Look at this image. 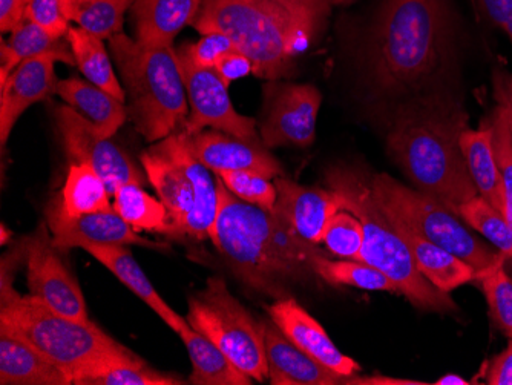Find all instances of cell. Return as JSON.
Returning <instances> with one entry per match:
<instances>
[{
  "label": "cell",
  "mask_w": 512,
  "mask_h": 385,
  "mask_svg": "<svg viewBox=\"0 0 512 385\" xmlns=\"http://www.w3.org/2000/svg\"><path fill=\"white\" fill-rule=\"evenodd\" d=\"M46 221L53 234L54 244L60 251L82 247L85 243L123 244L149 249H168V244L143 238L120 217L114 209L82 217L68 218L51 208H46Z\"/></svg>",
  "instance_id": "obj_17"
},
{
  "label": "cell",
  "mask_w": 512,
  "mask_h": 385,
  "mask_svg": "<svg viewBox=\"0 0 512 385\" xmlns=\"http://www.w3.org/2000/svg\"><path fill=\"white\" fill-rule=\"evenodd\" d=\"M270 320L278 329L307 355L322 362L335 372L345 376H355L361 372V366L355 359L344 355L335 346L329 333L307 312L295 298L287 297L276 300L267 307Z\"/></svg>",
  "instance_id": "obj_18"
},
{
  "label": "cell",
  "mask_w": 512,
  "mask_h": 385,
  "mask_svg": "<svg viewBox=\"0 0 512 385\" xmlns=\"http://www.w3.org/2000/svg\"><path fill=\"white\" fill-rule=\"evenodd\" d=\"M56 125L69 163H85L96 169L111 195L119 186L128 183H137L145 188L149 185L146 174L138 169L126 151L100 134L96 126L80 116L76 109L69 105L56 108Z\"/></svg>",
  "instance_id": "obj_12"
},
{
  "label": "cell",
  "mask_w": 512,
  "mask_h": 385,
  "mask_svg": "<svg viewBox=\"0 0 512 385\" xmlns=\"http://www.w3.org/2000/svg\"><path fill=\"white\" fill-rule=\"evenodd\" d=\"M333 0H203L192 27L223 33L253 63V76H295L298 59L329 25Z\"/></svg>",
  "instance_id": "obj_1"
},
{
  "label": "cell",
  "mask_w": 512,
  "mask_h": 385,
  "mask_svg": "<svg viewBox=\"0 0 512 385\" xmlns=\"http://www.w3.org/2000/svg\"><path fill=\"white\" fill-rule=\"evenodd\" d=\"M134 0H63L69 22L79 25L99 39H111L122 33L126 11Z\"/></svg>",
  "instance_id": "obj_32"
},
{
  "label": "cell",
  "mask_w": 512,
  "mask_h": 385,
  "mask_svg": "<svg viewBox=\"0 0 512 385\" xmlns=\"http://www.w3.org/2000/svg\"><path fill=\"white\" fill-rule=\"evenodd\" d=\"M467 128V114L457 103L427 94L399 106L387 135L388 154L417 191L456 215L463 203L479 195L460 148Z\"/></svg>",
  "instance_id": "obj_3"
},
{
  "label": "cell",
  "mask_w": 512,
  "mask_h": 385,
  "mask_svg": "<svg viewBox=\"0 0 512 385\" xmlns=\"http://www.w3.org/2000/svg\"><path fill=\"white\" fill-rule=\"evenodd\" d=\"M217 175L240 200L266 211H275L278 191L275 183L270 181L272 178L256 171L221 172Z\"/></svg>",
  "instance_id": "obj_38"
},
{
  "label": "cell",
  "mask_w": 512,
  "mask_h": 385,
  "mask_svg": "<svg viewBox=\"0 0 512 385\" xmlns=\"http://www.w3.org/2000/svg\"><path fill=\"white\" fill-rule=\"evenodd\" d=\"M493 129V148L502 177L506 200V220L512 229V131L508 109L499 103L490 120Z\"/></svg>",
  "instance_id": "obj_39"
},
{
  "label": "cell",
  "mask_w": 512,
  "mask_h": 385,
  "mask_svg": "<svg viewBox=\"0 0 512 385\" xmlns=\"http://www.w3.org/2000/svg\"><path fill=\"white\" fill-rule=\"evenodd\" d=\"M490 315L500 330L512 339V278L505 270V261L480 277Z\"/></svg>",
  "instance_id": "obj_37"
},
{
  "label": "cell",
  "mask_w": 512,
  "mask_h": 385,
  "mask_svg": "<svg viewBox=\"0 0 512 385\" xmlns=\"http://www.w3.org/2000/svg\"><path fill=\"white\" fill-rule=\"evenodd\" d=\"M0 234H2V238H0V244L2 246H5V244L8 243V240H11V231H8L7 226H5L4 223H2V226H0Z\"/></svg>",
  "instance_id": "obj_48"
},
{
  "label": "cell",
  "mask_w": 512,
  "mask_h": 385,
  "mask_svg": "<svg viewBox=\"0 0 512 385\" xmlns=\"http://www.w3.org/2000/svg\"><path fill=\"white\" fill-rule=\"evenodd\" d=\"M460 148L480 197L506 215L505 191L494 155L490 122L483 123L479 129H465L460 135Z\"/></svg>",
  "instance_id": "obj_27"
},
{
  "label": "cell",
  "mask_w": 512,
  "mask_h": 385,
  "mask_svg": "<svg viewBox=\"0 0 512 385\" xmlns=\"http://www.w3.org/2000/svg\"><path fill=\"white\" fill-rule=\"evenodd\" d=\"M57 60L51 56L34 57L20 63L0 85V143L7 145L17 120L30 106L56 94Z\"/></svg>",
  "instance_id": "obj_20"
},
{
  "label": "cell",
  "mask_w": 512,
  "mask_h": 385,
  "mask_svg": "<svg viewBox=\"0 0 512 385\" xmlns=\"http://www.w3.org/2000/svg\"><path fill=\"white\" fill-rule=\"evenodd\" d=\"M149 185L168 209L169 238L211 240L217 223V177L189 151L174 132L154 143L140 157Z\"/></svg>",
  "instance_id": "obj_8"
},
{
  "label": "cell",
  "mask_w": 512,
  "mask_h": 385,
  "mask_svg": "<svg viewBox=\"0 0 512 385\" xmlns=\"http://www.w3.org/2000/svg\"><path fill=\"white\" fill-rule=\"evenodd\" d=\"M496 96L499 103H502V105L508 109L512 131V79L508 80L506 83L502 82V80L496 83Z\"/></svg>",
  "instance_id": "obj_46"
},
{
  "label": "cell",
  "mask_w": 512,
  "mask_h": 385,
  "mask_svg": "<svg viewBox=\"0 0 512 385\" xmlns=\"http://www.w3.org/2000/svg\"><path fill=\"white\" fill-rule=\"evenodd\" d=\"M371 189L379 206L391 218L473 266L479 280L488 270L505 261L506 255L493 251L471 235L457 215L436 198L408 188L388 174L373 175Z\"/></svg>",
  "instance_id": "obj_9"
},
{
  "label": "cell",
  "mask_w": 512,
  "mask_h": 385,
  "mask_svg": "<svg viewBox=\"0 0 512 385\" xmlns=\"http://www.w3.org/2000/svg\"><path fill=\"white\" fill-rule=\"evenodd\" d=\"M178 59L191 106L188 119L184 120L180 131L192 135L211 128L247 142H261L258 120L241 116L235 109L229 88L221 82L214 68H198L180 54Z\"/></svg>",
  "instance_id": "obj_13"
},
{
  "label": "cell",
  "mask_w": 512,
  "mask_h": 385,
  "mask_svg": "<svg viewBox=\"0 0 512 385\" xmlns=\"http://www.w3.org/2000/svg\"><path fill=\"white\" fill-rule=\"evenodd\" d=\"M391 220H393L394 226L407 243L417 269L434 287L442 290V292L450 293L457 287L463 286V284L479 280V274L473 266L460 260L459 257L451 254L444 247L437 246V244L428 241L427 238L411 231L401 221L394 220V218H391Z\"/></svg>",
  "instance_id": "obj_24"
},
{
  "label": "cell",
  "mask_w": 512,
  "mask_h": 385,
  "mask_svg": "<svg viewBox=\"0 0 512 385\" xmlns=\"http://www.w3.org/2000/svg\"><path fill=\"white\" fill-rule=\"evenodd\" d=\"M56 94L65 100L66 105L76 109L80 116L96 126L97 131L105 137H114L126 120L128 108L126 103L109 94L94 83L79 77L59 80Z\"/></svg>",
  "instance_id": "obj_25"
},
{
  "label": "cell",
  "mask_w": 512,
  "mask_h": 385,
  "mask_svg": "<svg viewBox=\"0 0 512 385\" xmlns=\"http://www.w3.org/2000/svg\"><path fill=\"white\" fill-rule=\"evenodd\" d=\"M51 56L57 62L76 66L73 50L66 37L57 39L39 25L25 19L10 33V39H2L0 45V85L10 77L20 63L34 57Z\"/></svg>",
  "instance_id": "obj_26"
},
{
  "label": "cell",
  "mask_w": 512,
  "mask_h": 385,
  "mask_svg": "<svg viewBox=\"0 0 512 385\" xmlns=\"http://www.w3.org/2000/svg\"><path fill=\"white\" fill-rule=\"evenodd\" d=\"M111 192L96 169L85 163H71L65 186L59 197L50 201L51 208L63 217L77 218L96 212L111 211Z\"/></svg>",
  "instance_id": "obj_28"
},
{
  "label": "cell",
  "mask_w": 512,
  "mask_h": 385,
  "mask_svg": "<svg viewBox=\"0 0 512 385\" xmlns=\"http://www.w3.org/2000/svg\"><path fill=\"white\" fill-rule=\"evenodd\" d=\"M178 132L189 151L215 174L256 171L269 178L284 175L283 166L270 154L263 142H247L217 129H204L192 135Z\"/></svg>",
  "instance_id": "obj_16"
},
{
  "label": "cell",
  "mask_w": 512,
  "mask_h": 385,
  "mask_svg": "<svg viewBox=\"0 0 512 385\" xmlns=\"http://www.w3.org/2000/svg\"><path fill=\"white\" fill-rule=\"evenodd\" d=\"M0 384L71 385V379L27 339L0 323Z\"/></svg>",
  "instance_id": "obj_22"
},
{
  "label": "cell",
  "mask_w": 512,
  "mask_h": 385,
  "mask_svg": "<svg viewBox=\"0 0 512 385\" xmlns=\"http://www.w3.org/2000/svg\"><path fill=\"white\" fill-rule=\"evenodd\" d=\"M108 48L122 77L128 119L138 134L157 143L180 131L189 102L174 45L145 47L119 33L108 40Z\"/></svg>",
  "instance_id": "obj_5"
},
{
  "label": "cell",
  "mask_w": 512,
  "mask_h": 385,
  "mask_svg": "<svg viewBox=\"0 0 512 385\" xmlns=\"http://www.w3.org/2000/svg\"><path fill=\"white\" fill-rule=\"evenodd\" d=\"M217 223L212 243L235 277L267 297H290L293 286L318 277L313 260L324 254L304 240L275 211L250 205L232 194L217 175Z\"/></svg>",
  "instance_id": "obj_2"
},
{
  "label": "cell",
  "mask_w": 512,
  "mask_h": 385,
  "mask_svg": "<svg viewBox=\"0 0 512 385\" xmlns=\"http://www.w3.org/2000/svg\"><path fill=\"white\" fill-rule=\"evenodd\" d=\"M457 217L462 218L465 223L470 224L471 228L488 238L497 251L512 258V229L506 220V215L496 211L480 195L463 203L457 211Z\"/></svg>",
  "instance_id": "obj_35"
},
{
  "label": "cell",
  "mask_w": 512,
  "mask_h": 385,
  "mask_svg": "<svg viewBox=\"0 0 512 385\" xmlns=\"http://www.w3.org/2000/svg\"><path fill=\"white\" fill-rule=\"evenodd\" d=\"M0 323L60 367L71 384L103 362L135 356L91 320L60 315L33 295L22 297L14 286H0Z\"/></svg>",
  "instance_id": "obj_7"
},
{
  "label": "cell",
  "mask_w": 512,
  "mask_h": 385,
  "mask_svg": "<svg viewBox=\"0 0 512 385\" xmlns=\"http://www.w3.org/2000/svg\"><path fill=\"white\" fill-rule=\"evenodd\" d=\"M114 211L137 232L171 234L168 209L160 198H154L145 191V186L137 183L119 186L115 189Z\"/></svg>",
  "instance_id": "obj_31"
},
{
  "label": "cell",
  "mask_w": 512,
  "mask_h": 385,
  "mask_svg": "<svg viewBox=\"0 0 512 385\" xmlns=\"http://www.w3.org/2000/svg\"><path fill=\"white\" fill-rule=\"evenodd\" d=\"M80 249L96 258L115 278H119L143 303L148 304L175 333H181L191 327L186 318L178 315L160 297V293L152 286L142 267L138 266L128 247L123 246V244L85 243Z\"/></svg>",
  "instance_id": "obj_21"
},
{
  "label": "cell",
  "mask_w": 512,
  "mask_h": 385,
  "mask_svg": "<svg viewBox=\"0 0 512 385\" xmlns=\"http://www.w3.org/2000/svg\"><path fill=\"white\" fill-rule=\"evenodd\" d=\"M186 320L253 381L269 379L263 323L230 293L223 278H209L206 287L189 298Z\"/></svg>",
  "instance_id": "obj_10"
},
{
  "label": "cell",
  "mask_w": 512,
  "mask_h": 385,
  "mask_svg": "<svg viewBox=\"0 0 512 385\" xmlns=\"http://www.w3.org/2000/svg\"><path fill=\"white\" fill-rule=\"evenodd\" d=\"M437 385H467L470 382L467 379L460 378V376L456 375H447L444 378L437 379Z\"/></svg>",
  "instance_id": "obj_47"
},
{
  "label": "cell",
  "mask_w": 512,
  "mask_h": 385,
  "mask_svg": "<svg viewBox=\"0 0 512 385\" xmlns=\"http://www.w3.org/2000/svg\"><path fill=\"white\" fill-rule=\"evenodd\" d=\"M31 0H0V31L11 33L22 20L27 19Z\"/></svg>",
  "instance_id": "obj_43"
},
{
  "label": "cell",
  "mask_w": 512,
  "mask_h": 385,
  "mask_svg": "<svg viewBox=\"0 0 512 385\" xmlns=\"http://www.w3.org/2000/svg\"><path fill=\"white\" fill-rule=\"evenodd\" d=\"M263 330L269 382L272 385L421 384L381 376L359 378L356 375H342L298 349L272 320L263 321Z\"/></svg>",
  "instance_id": "obj_15"
},
{
  "label": "cell",
  "mask_w": 512,
  "mask_h": 385,
  "mask_svg": "<svg viewBox=\"0 0 512 385\" xmlns=\"http://www.w3.org/2000/svg\"><path fill=\"white\" fill-rule=\"evenodd\" d=\"M263 97L258 132L267 149L307 148L315 142L322 103L316 86L269 80L264 85Z\"/></svg>",
  "instance_id": "obj_11"
},
{
  "label": "cell",
  "mask_w": 512,
  "mask_h": 385,
  "mask_svg": "<svg viewBox=\"0 0 512 385\" xmlns=\"http://www.w3.org/2000/svg\"><path fill=\"white\" fill-rule=\"evenodd\" d=\"M203 0H134L135 40L145 47L174 45L175 37L194 24Z\"/></svg>",
  "instance_id": "obj_23"
},
{
  "label": "cell",
  "mask_w": 512,
  "mask_h": 385,
  "mask_svg": "<svg viewBox=\"0 0 512 385\" xmlns=\"http://www.w3.org/2000/svg\"><path fill=\"white\" fill-rule=\"evenodd\" d=\"M27 19L57 39L68 36L71 28L63 10V0H31L28 5Z\"/></svg>",
  "instance_id": "obj_41"
},
{
  "label": "cell",
  "mask_w": 512,
  "mask_h": 385,
  "mask_svg": "<svg viewBox=\"0 0 512 385\" xmlns=\"http://www.w3.org/2000/svg\"><path fill=\"white\" fill-rule=\"evenodd\" d=\"M235 50H237L235 43L223 33L201 34L198 42L183 43L180 48H177L180 56L188 59L198 68H215L224 54Z\"/></svg>",
  "instance_id": "obj_40"
},
{
  "label": "cell",
  "mask_w": 512,
  "mask_h": 385,
  "mask_svg": "<svg viewBox=\"0 0 512 385\" xmlns=\"http://www.w3.org/2000/svg\"><path fill=\"white\" fill-rule=\"evenodd\" d=\"M356 0H333V5H350Z\"/></svg>",
  "instance_id": "obj_49"
},
{
  "label": "cell",
  "mask_w": 512,
  "mask_h": 385,
  "mask_svg": "<svg viewBox=\"0 0 512 385\" xmlns=\"http://www.w3.org/2000/svg\"><path fill=\"white\" fill-rule=\"evenodd\" d=\"M66 39L73 50L76 66L80 73L99 88L126 103L125 88L115 76L109 51L99 37L92 36L80 27H71Z\"/></svg>",
  "instance_id": "obj_30"
},
{
  "label": "cell",
  "mask_w": 512,
  "mask_h": 385,
  "mask_svg": "<svg viewBox=\"0 0 512 385\" xmlns=\"http://www.w3.org/2000/svg\"><path fill=\"white\" fill-rule=\"evenodd\" d=\"M451 0H384L371 28L368 70L379 93H416L439 70L451 34Z\"/></svg>",
  "instance_id": "obj_4"
},
{
  "label": "cell",
  "mask_w": 512,
  "mask_h": 385,
  "mask_svg": "<svg viewBox=\"0 0 512 385\" xmlns=\"http://www.w3.org/2000/svg\"><path fill=\"white\" fill-rule=\"evenodd\" d=\"M486 382L490 385H512V339L506 350L491 362Z\"/></svg>",
  "instance_id": "obj_45"
},
{
  "label": "cell",
  "mask_w": 512,
  "mask_h": 385,
  "mask_svg": "<svg viewBox=\"0 0 512 385\" xmlns=\"http://www.w3.org/2000/svg\"><path fill=\"white\" fill-rule=\"evenodd\" d=\"M325 180L342 198L344 211L361 220L364 246L359 261L381 270L398 287L399 293L419 309L434 312L457 309L448 293L434 287L417 269L404 238L376 201L371 178L356 169L338 166L327 172Z\"/></svg>",
  "instance_id": "obj_6"
},
{
  "label": "cell",
  "mask_w": 512,
  "mask_h": 385,
  "mask_svg": "<svg viewBox=\"0 0 512 385\" xmlns=\"http://www.w3.org/2000/svg\"><path fill=\"white\" fill-rule=\"evenodd\" d=\"M215 73L220 77L221 82L229 88L232 83L237 80L243 79V77L253 74V63L246 54L240 53V51H230V53L224 54L217 65H215Z\"/></svg>",
  "instance_id": "obj_42"
},
{
  "label": "cell",
  "mask_w": 512,
  "mask_h": 385,
  "mask_svg": "<svg viewBox=\"0 0 512 385\" xmlns=\"http://www.w3.org/2000/svg\"><path fill=\"white\" fill-rule=\"evenodd\" d=\"M278 200L275 212L309 243H322L325 226L336 212L344 211L342 198L333 189L302 186L289 178H275Z\"/></svg>",
  "instance_id": "obj_19"
},
{
  "label": "cell",
  "mask_w": 512,
  "mask_h": 385,
  "mask_svg": "<svg viewBox=\"0 0 512 385\" xmlns=\"http://www.w3.org/2000/svg\"><path fill=\"white\" fill-rule=\"evenodd\" d=\"M46 224H40L33 235L25 237V264L30 295L74 320L88 321V306L82 287L60 257Z\"/></svg>",
  "instance_id": "obj_14"
},
{
  "label": "cell",
  "mask_w": 512,
  "mask_h": 385,
  "mask_svg": "<svg viewBox=\"0 0 512 385\" xmlns=\"http://www.w3.org/2000/svg\"><path fill=\"white\" fill-rule=\"evenodd\" d=\"M76 385H180L174 376L165 375L146 366L137 355L132 358L112 359L83 373Z\"/></svg>",
  "instance_id": "obj_34"
},
{
  "label": "cell",
  "mask_w": 512,
  "mask_h": 385,
  "mask_svg": "<svg viewBox=\"0 0 512 385\" xmlns=\"http://www.w3.org/2000/svg\"><path fill=\"white\" fill-rule=\"evenodd\" d=\"M322 243L335 257L359 261L364 246V228L361 220L352 212H336L325 226Z\"/></svg>",
  "instance_id": "obj_36"
},
{
  "label": "cell",
  "mask_w": 512,
  "mask_h": 385,
  "mask_svg": "<svg viewBox=\"0 0 512 385\" xmlns=\"http://www.w3.org/2000/svg\"><path fill=\"white\" fill-rule=\"evenodd\" d=\"M318 278L330 286H350L373 292L399 293L393 281L381 270L358 260H330L324 254L313 260Z\"/></svg>",
  "instance_id": "obj_33"
},
{
  "label": "cell",
  "mask_w": 512,
  "mask_h": 385,
  "mask_svg": "<svg viewBox=\"0 0 512 385\" xmlns=\"http://www.w3.org/2000/svg\"><path fill=\"white\" fill-rule=\"evenodd\" d=\"M474 4L491 24L502 30L512 20V0H474Z\"/></svg>",
  "instance_id": "obj_44"
},
{
  "label": "cell",
  "mask_w": 512,
  "mask_h": 385,
  "mask_svg": "<svg viewBox=\"0 0 512 385\" xmlns=\"http://www.w3.org/2000/svg\"><path fill=\"white\" fill-rule=\"evenodd\" d=\"M191 359L189 382L194 385H250L253 379L241 372L226 353L197 330L178 333Z\"/></svg>",
  "instance_id": "obj_29"
}]
</instances>
